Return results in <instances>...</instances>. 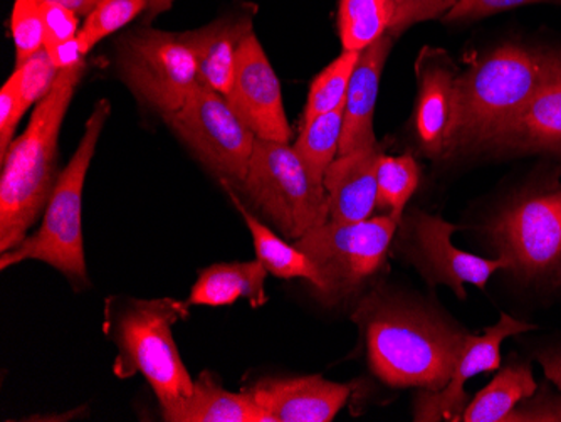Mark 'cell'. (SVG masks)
I'll list each match as a JSON object with an SVG mask.
<instances>
[{"label": "cell", "mask_w": 561, "mask_h": 422, "mask_svg": "<svg viewBox=\"0 0 561 422\" xmlns=\"http://www.w3.org/2000/svg\"><path fill=\"white\" fill-rule=\"evenodd\" d=\"M84 65L61 69L53 90L37 103L30 125L2 157L0 253L14 250L39 219L55 191L58 140Z\"/></svg>", "instance_id": "6da1fadb"}, {"label": "cell", "mask_w": 561, "mask_h": 422, "mask_svg": "<svg viewBox=\"0 0 561 422\" xmlns=\"http://www.w3.org/2000/svg\"><path fill=\"white\" fill-rule=\"evenodd\" d=\"M548 58L550 53L506 43L459 72L444 157L486 147L537 93Z\"/></svg>", "instance_id": "7a4b0ae2"}, {"label": "cell", "mask_w": 561, "mask_h": 422, "mask_svg": "<svg viewBox=\"0 0 561 422\" xmlns=\"http://www.w3.org/2000/svg\"><path fill=\"white\" fill-rule=\"evenodd\" d=\"M188 315V304L160 300H110L106 333L118 346L116 376L144 374L159 397L162 409L176 404L194 390V380L185 368L172 327Z\"/></svg>", "instance_id": "3957f363"}, {"label": "cell", "mask_w": 561, "mask_h": 422, "mask_svg": "<svg viewBox=\"0 0 561 422\" xmlns=\"http://www.w3.org/2000/svg\"><path fill=\"white\" fill-rule=\"evenodd\" d=\"M468 335L411 310H381L367 326L371 370L393 387L440 390L453 377Z\"/></svg>", "instance_id": "277c9868"}, {"label": "cell", "mask_w": 561, "mask_h": 422, "mask_svg": "<svg viewBox=\"0 0 561 422\" xmlns=\"http://www.w3.org/2000/svg\"><path fill=\"white\" fill-rule=\"evenodd\" d=\"M112 105L108 100H100L88 118L83 138L76 148L75 156L56 182L49 203L44 209L43 225L36 235L25 238L14 250L0 253V267L22 263V261H44L61 271L75 282L87 283V261H84L83 189L91 160L96 152L101 132L105 130Z\"/></svg>", "instance_id": "5b68a950"}, {"label": "cell", "mask_w": 561, "mask_h": 422, "mask_svg": "<svg viewBox=\"0 0 561 422\" xmlns=\"http://www.w3.org/2000/svg\"><path fill=\"white\" fill-rule=\"evenodd\" d=\"M242 184L261 213L291 241L330 220L327 189L311 178L289 144L256 138Z\"/></svg>", "instance_id": "8992f818"}, {"label": "cell", "mask_w": 561, "mask_h": 422, "mask_svg": "<svg viewBox=\"0 0 561 422\" xmlns=\"http://www.w3.org/2000/svg\"><path fill=\"white\" fill-rule=\"evenodd\" d=\"M118 66L135 96L163 119L179 112L198 87L197 59L182 33L145 27L126 34Z\"/></svg>", "instance_id": "52a82bcc"}, {"label": "cell", "mask_w": 561, "mask_h": 422, "mask_svg": "<svg viewBox=\"0 0 561 422\" xmlns=\"http://www.w3.org/2000/svg\"><path fill=\"white\" fill-rule=\"evenodd\" d=\"M165 122L222 181L244 182L256 135L224 94L198 83L184 106Z\"/></svg>", "instance_id": "ba28073f"}, {"label": "cell", "mask_w": 561, "mask_h": 422, "mask_svg": "<svg viewBox=\"0 0 561 422\" xmlns=\"http://www.w3.org/2000/svg\"><path fill=\"white\" fill-rule=\"evenodd\" d=\"M397 225L389 214L358 223L328 220L295 244L323 273L330 293L346 292L383 266Z\"/></svg>", "instance_id": "9c48e42d"}, {"label": "cell", "mask_w": 561, "mask_h": 422, "mask_svg": "<svg viewBox=\"0 0 561 422\" xmlns=\"http://www.w3.org/2000/svg\"><path fill=\"white\" fill-rule=\"evenodd\" d=\"M488 231L516 275L533 278L554 270L561 260V185L518 198Z\"/></svg>", "instance_id": "30bf717a"}, {"label": "cell", "mask_w": 561, "mask_h": 422, "mask_svg": "<svg viewBox=\"0 0 561 422\" xmlns=\"http://www.w3.org/2000/svg\"><path fill=\"white\" fill-rule=\"evenodd\" d=\"M226 100L256 138L280 144L291 140L279 80L254 31L239 46L234 81Z\"/></svg>", "instance_id": "8fae6325"}, {"label": "cell", "mask_w": 561, "mask_h": 422, "mask_svg": "<svg viewBox=\"0 0 561 422\" xmlns=\"http://www.w3.org/2000/svg\"><path fill=\"white\" fill-rule=\"evenodd\" d=\"M533 329L535 326L531 323L515 320L503 313L496 326L490 327L482 335H468L465 352L457 362L447 386L440 390H425L419 394L415 401V421H462V414L468 408L465 384L482 372L497 370L503 340Z\"/></svg>", "instance_id": "7c38bea8"}, {"label": "cell", "mask_w": 561, "mask_h": 422, "mask_svg": "<svg viewBox=\"0 0 561 422\" xmlns=\"http://www.w3.org/2000/svg\"><path fill=\"white\" fill-rule=\"evenodd\" d=\"M482 150L506 156L561 153V53H550L537 93Z\"/></svg>", "instance_id": "4fadbf2b"}, {"label": "cell", "mask_w": 561, "mask_h": 422, "mask_svg": "<svg viewBox=\"0 0 561 422\" xmlns=\"http://www.w3.org/2000/svg\"><path fill=\"white\" fill-rule=\"evenodd\" d=\"M415 72L419 83L415 130L424 152L440 159L453 118L454 90L459 72L444 49L427 46L419 55Z\"/></svg>", "instance_id": "5bb4252c"}, {"label": "cell", "mask_w": 561, "mask_h": 422, "mask_svg": "<svg viewBox=\"0 0 561 422\" xmlns=\"http://www.w3.org/2000/svg\"><path fill=\"white\" fill-rule=\"evenodd\" d=\"M249 392L271 422H330L345 406L350 387L311 376L261 380Z\"/></svg>", "instance_id": "9a60e30c"}, {"label": "cell", "mask_w": 561, "mask_h": 422, "mask_svg": "<svg viewBox=\"0 0 561 422\" xmlns=\"http://www.w3.org/2000/svg\"><path fill=\"white\" fill-rule=\"evenodd\" d=\"M456 226L439 216L419 214L415 220V239L431 270L440 282L449 285L459 298H465V285L484 288L488 280L501 270H513L512 261L500 256L484 260L476 254L457 250L453 244Z\"/></svg>", "instance_id": "2e32d148"}, {"label": "cell", "mask_w": 561, "mask_h": 422, "mask_svg": "<svg viewBox=\"0 0 561 422\" xmlns=\"http://www.w3.org/2000/svg\"><path fill=\"white\" fill-rule=\"evenodd\" d=\"M393 39L396 37L392 34H386L360 53L346 91L339 156H348V153L378 145L374 130L375 106H377L381 72L392 49Z\"/></svg>", "instance_id": "e0dca14e"}, {"label": "cell", "mask_w": 561, "mask_h": 422, "mask_svg": "<svg viewBox=\"0 0 561 422\" xmlns=\"http://www.w3.org/2000/svg\"><path fill=\"white\" fill-rule=\"evenodd\" d=\"M378 145L348 156L336 157L324 173L323 185L330 204V220L358 223L377 209Z\"/></svg>", "instance_id": "ac0fdd59"}, {"label": "cell", "mask_w": 561, "mask_h": 422, "mask_svg": "<svg viewBox=\"0 0 561 422\" xmlns=\"http://www.w3.org/2000/svg\"><path fill=\"white\" fill-rule=\"evenodd\" d=\"M251 31L249 18H220L209 26L182 33L197 59L198 83L226 96L234 81L239 46Z\"/></svg>", "instance_id": "d6986e66"}, {"label": "cell", "mask_w": 561, "mask_h": 422, "mask_svg": "<svg viewBox=\"0 0 561 422\" xmlns=\"http://www.w3.org/2000/svg\"><path fill=\"white\" fill-rule=\"evenodd\" d=\"M162 418L169 422H271L249 390L229 392L209 372L194 380L191 396L162 409Z\"/></svg>", "instance_id": "ffe728a7"}, {"label": "cell", "mask_w": 561, "mask_h": 422, "mask_svg": "<svg viewBox=\"0 0 561 422\" xmlns=\"http://www.w3.org/2000/svg\"><path fill=\"white\" fill-rule=\"evenodd\" d=\"M267 275L260 260L213 264L201 271L187 304L226 307L245 298L251 307H263L267 301Z\"/></svg>", "instance_id": "44dd1931"}, {"label": "cell", "mask_w": 561, "mask_h": 422, "mask_svg": "<svg viewBox=\"0 0 561 422\" xmlns=\"http://www.w3.org/2000/svg\"><path fill=\"white\" fill-rule=\"evenodd\" d=\"M224 187L231 195L232 203L238 207L239 213L244 217L245 225H248L249 231H251L252 241H254V250H256V260L263 263L266 267L267 273L276 276V278L291 280V278H305L317 286L323 293H330V286H328L327 280H324L323 273L318 270L317 264L306 256L296 244H288L285 239H280L276 232L271 231L266 225H263L257 217L252 216L238 195L232 192L229 182L222 181Z\"/></svg>", "instance_id": "7402d4cb"}, {"label": "cell", "mask_w": 561, "mask_h": 422, "mask_svg": "<svg viewBox=\"0 0 561 422\" xmlns=\"http://www.w3.org/2000/svg\"><path fill=\"white\" fill-rule=\"evenodd\" d=\"M537 383L533 379L531 368L525 364L507 365L494 377L490 386L484 387L468 404L462 421L500 422L507 421L516 406L535 396Z\"/></svg>", "instance_id": "603a6c76"}, {"label": "cell", "mask_w": 561, "mask_h": 422, "mask_svg": "<svg viewBox=\"0 0 561 422\" xmlns=\"http://www.w3.org/2000/svg\"><path fill=\"white\" fill-rule=\"evenodd\" d=\"M392 21V0H340L339 33L343 52H365L389 34Z\"/></svg>", "instance_id": "cb8c5ba5"}, {"label": "cell", "mask_w": 561, "mask_h": 422, "mask_svg": "<svg viewBox=\"0 0 561 422\" xmlns=\"http://www.w3.org/2000/svg\"><path fill=\"white\" fill-rule=\"evenodd\" d=\"M343 116H345V103L339 109L317 116L311 122L302 123L301 132L293 145L311 178L320 184H323L328 167L339 157Z\"/></svg>", "instance_id": "d4e9b609"}, {"label": "cell", "mask_w": 561, "mask_h": 422, "mask_svg": "<svg viewBox=\"0 0 561 422\" xmlns=\"http://www.w3.org/2000/svg\"><path fill=\"white\" fill-rule=\"evenodd\" d=\"M421 169L411 153L392 157L381 153L377 167V207L400 220L409 198L417 191Z\"/></svg>", "instance_id": "484cf974"}, {"label": "cell", "mask_w": 561, "mask_h": 422, "mask_svg": "<svg viewBox=\"0 0 561 422\" xmlns=\"http://www.w3.org/2000/svg\"><path fill=\"white\" fill-rule=\"evenodd\" d=\"M358 58L360 53L343 52L314 78L302 112V123L311 122L345 103L346 91Z\"/></svg>", "instance_id": "4316f807"}, {"label": "cell", "mask_w": 561, "mask_h": 422, "mask_svg": "<svg viewBox=\"0 0 561 422\" xmlns=\"http://www.w3.org/2000/svg\"><path fill=\"white\" fill-rule=\"evenodd\" d=\"M150 0H103L84 21L78 34L84 55L98 43L128 26L131 21L148 11Z\"/></svg>", "instance_id": "83f0119b"}, {"label": "cell", "mask_w": 561, "mask_h": 422, "mask_svg": "<svg viewBox=\"0 0 561 422\" xmlns=\"http://www.w3.org/2000/svg\"><path fill=\"white\" fill-rule=\"evenodd\" d=\"M41 5L39 0H15L12 8L11 34L18 66L41 52L46 43Z\"/></svg>", "instance_id": "f1b7e54d"}, {"label": "cell", "mask_w": 561, "mask_h": 422, "mask_svg": "<svg viewBox=\"0 0 561 422\" xmlns=\"http://www.w3.org/2000/svg\"><path fill=\"white\" fill-rule=\"evenodd\" d=\"M19 80V100H21L22 112H27L31 106L37 105L41 100L47 96L56 80L59 69L50 61L46 47H43L36 55L31 56L27 61L15 68Z\"/></svg>", "instance_id": "f546056e"}, {"label": "cell", "mask_w": 561, "mask_h": 422, "mask_svg": "<svg viewBox=\"0 0 561 422\" xmlns=\"http://www.w3.org/2000/svg\"><path fill=\"white\" fill-rule=\"evenodd\" d=\"M392 2L393 21L389 34L397 37L419 22L444 18L459 0H392Z\"/></svg>", "instance_id": "4dcf8cb0"}, {"label": "cell", "mask_w": 561, "mask_h": 422, "mask_svg": "<svg viewBox=\"0 0 561 422\" xmlns=\"http://www.w3.org/2000/svg\"><path fill=\"white\" fill-rule=\"evenodd\" d=\"M554 4L561 5V0H459L443 21H476V19L490 18L500 12L512 11L525 5Z\"/></svg>", "instance_id": "1f68e13d"}, {"label": "cell", "mask_w": 561, "mask_h": 422, "mask_svg": "<svg viewBox=\"0 0 561 422\" xmlns=\"http://www.w3.org/2000/svg\"><path fill=\"white\" fill-rule=\"evenodd\" d=\"M24 112L19 100V80L15 71L0 90V159L8 152L9 145L14 141L15 128Z\"/></svg>", "instance_id": "d6a6232c"}, {"label": "cell", "mask_w": 561, "mask_h": 422, "mask_svg": "<svg viewBox=\"0 0 561 422\" xmlns=\"http://www.w3.org/2000/svg\"><path fill=\"white\" fill-rule=\"evenodd\" d=\"M41 14H43L44 31H46L44 46L66 43L80 34V18L75 12L58 4H43Z\"/></svg>", "instance_id": "836d02e7"}, {"label": "cell", "mask_w": 561, "mask_h": 422, "mask_svg": "<svg viewBox=\"0 0 561 422\" xmlns=\"http://www.w3.org/2000/svg\"><path fill=\"white\" fill-rule=\"evenodd\" d=\"M46 47L50 61L55 62L56 68L61 69L75 68V66L84 65V53L81 49L78 37L66 41V43L50 44Z\"/></svg>", "instance_id": "e575fe53"}, {"label": "cell", "mask_w": 561, "mask_h": 422, "mask_svg": "<svg viewBox=\"0 0 561 422\" xmlns=\"http://www.w3.org/2000/svg\"><path fill=\"white\" fill-rule=\"evenodd\" d=\"M103 0H39V4H58L75 12L78 18H88Z\"/></svg>", "instance_id": "d590c367"}, {"label": "cell", "mask_w": 561, "mask_h": 422, "mask_svg": "<svg viewBox=\"0 0 561 422\" xmlns=\"http://www.w3.org/2000/svg\"><path fill=\"white\" fill-rule=\"evenodd\" d=\"M540 364L547 379L561 389V352H551V354L547 352V354L540 355Z\"/></svg>", "instance_id": "8d00e7d4"}, {"label": "cell", "mask_w": 561, "mask_h": 422, "mask_svg": "<svg viewBox=\"0 0 561 422\" xmlns=\"http://www.w3.org/2000/svg\"><path fill=\"white\" fill-rule=\"evenodd\" d=\"M173 2L175 0H150V5H148V11L145 12V21H153L157 15L162 14V12L169 11L172 8Z\"/></svg>", "instance_id": "74e56055"}, {"label": "cell", "mask_w": 561, "mask_h": 422, "mask_svg": "<svg viewBox=\"0 0 561 422\" xmlns=\"http://www.w3.org/2000/svg\"><path fill=\"white\" fill-rule=\"evenodd\" d=\"M554 275H557V282L561 283V260L560 263L557 264V267H554Z\"/></svg>", "instance_id": "f35d334b"}]
</instances>
